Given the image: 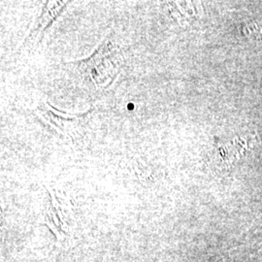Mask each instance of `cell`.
Returning <instances> with one entry per match:
<instances>
[{"label": "cell", "instance_id": "cell-1", "mask_svg": "<svg viewBox=\"0 0 262 262\" xmlns=\"http://www.w3.org/2000/svg\"><path fill=\"white\" fill-rule=\"evenodd\" d=\"M122 59V48L112 40L104 39L91 56L72 64L96 88L103 89L112 84L119 74Z\"/></svg>", "mask_w": 262, "mask_h": 262}, {"label": "cell", "instance_id": "cell-2", "mask_svg": "<svg viewBox=\"0 0 262 262\" xmlns=\"http://www.w3.org/2000/svg\"><path fill=\"white\" fill-rule=\"evenodd\" d=\"M69 1H46L43 3L41 11L33 20L28 34L25 38L20 50L30 51L40 45L44 35L53 26L56 19L62 14Z\"/></svg>", "mask_w": 262, "mask_h": 262}, {"label": "cell", "instance_id": "cell-4", "mask_svg": "<svg viewBox=\"0 0 262 262\" xmlns=\"http://www.w3.org/2000/svg\"><path fill=\"white\" fill-rule=\"evenodd\" d=\"M62 113V112H61ZM58 113L56 114V112L53 111V107H49L47 111H46V118L48 120H50V122L55 125L57 129L60 131H64L66 132V127L69 125H73L75 127L76 125L78 124V122H81L83 116L82 115H66V114H61Z\"/></svg>", "mask_w": 262, "mask_h": 262}, {"label": "cell", "instance_id": "cell-3", "mask_svg": "<svg viewBox=\"0 0 262 262\" xmlns=\"http://www.w3.org/2000/svg\"><path fill=\"white\" fill-rule=\"evenodd\" d=\"M250 146L251 144L248 139L236 138L231 143H216L214 147V154L217 159H220V161L231 163L245 156L246 151L250 149Z\"/></svg>", "mask_w": 262, "mask_h": 262}]
</instances>
